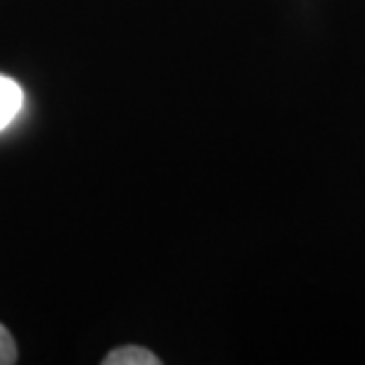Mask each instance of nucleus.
<instances>
[{
  "label": "nucleus",
  "instance_id": "f257e3e1",
  "mask_svg": "<svg viewBox=\"0 0 365 365\" xmlns=\"http://www.w3.org/2000/svg\"><path fill=\"white\" fill-rule=\"evenodd\" d=\"M21 105H24V93H21L19 83L7 76H0V130L17 119Z\"/></svg>",
  "mask_w": 365,
  "mask_h": 365
},
{
  "label": "nucleus",
  "instance_id": "f03ea898",
  "mask_svg": "<svg viewBox=\"0 0 365 365\" xmlns=\"http://www.w3.org/2000/svg\"><path fill=\"white\" fill-rule=\"evenodd\" d=\"M159 363L162 361L150 349L143 346H121L102 359V365H159Z\"/></svg>",
  "mask_w": 365,
  "mask_h": 365
},
{
  "label": "nucleus",
  "instance_id": "7ed1b4c3",
  "mask_svg": "<svg viewBox=\"0 0 365 365\" xmlns=\"http://www.w3.org/2000/svg\"><path fill=\"white\" fill-rule=\"evenodd\" d=\"M17 361V346L10 330L5 325H0V365H12Z\"/></svg>",
  "mask_w": 365,
  "mask_h": 365
}]
</instances>
